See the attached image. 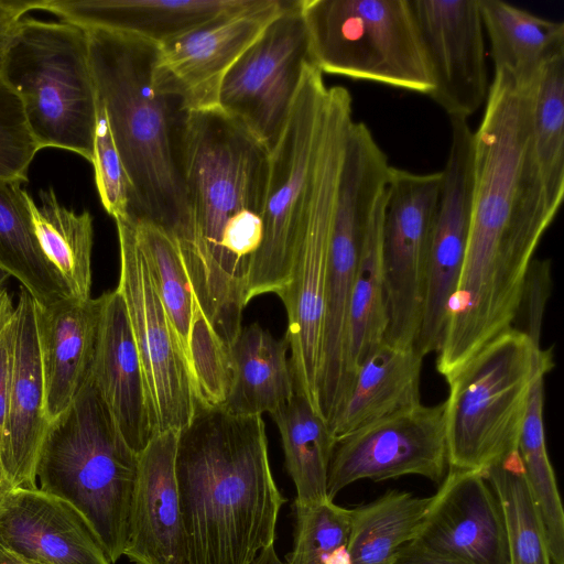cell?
Masks as SVG:
<instances>
[{"instance_id": "1", "label": "cell", "mask_w": 564, "mask_h": 564, "mask_svg": "<svg viewBox=\"0 0 564 564\" xmlns=\"http://www.w3.org/2000/svg\"><path fill=\"white\" fill-rule=\"evenodd\" d=\"M474 131L468 240L444 343L473 354L513 327L534 252L554 220L531 142L530 88L495 72Z\"/></svg>"}, {"instance_id": "2", "label": "cell", "mask_w": 564, "mask_h": 564, "mask_svg": "<svg viewBox=\"0 0 564 564\" xmlns=\"http://www.w3.org/2000/svg\"><path fill=\"white\" fill-rule=\"evenodd\" d=\"M269 151L220 109L187 112L181 169L186 224L173 236L198 305L231 347L250 260L262 240Z\"/></svg>"}, {"instance_id": "3", "label": "cell", "mask_w": 564, "mask_h": 564, "mask_svg": "<svg viewBox=\"0 0 564 564\" xmlns=\"http://www.w3.org/2000/svg\"><path fill=\"white\" fill-rule=\"evenodd\" d=\"M175 478L192 564H251L274 544L288 500L272 476L262 415L197 406L178 432Z\"/></svg>"}, {"instance_id": "4", "label": "cell", "mask_w": 564, "mask_h": 564, "mask_svg": "<svg viewBox=\"0 0 564 564\" xmlns=\"http://www.w3.org/2000/svg\"><path fill=\"white\" fill-rule=\"evenodd\" d=\"M98 99L131 187V219H145L174 237L187 205L181 169L187 111L152 82L158 46L140 37L86 30Z\"/></svg>"}, {"instance_id": "5", "label": "cell", "mask_w": 564, "mask_h": 564, "mask_svg": "<svg viewBox=\"0 0 564 564\" xmlns=\"http://www.w3.org/2000/svg\"><path fill=\"white\" fill-rule=\"evenodd\" d=\"M139 466L89 380L50 421L37 454L40 489L72 503L89 522L111 564L123 556Z\"/></svg>"}, {"instance_id": "6", "label": "cell", "mask_w": 564, "mask_h": 564, "mask_svg": "<svg viewBox=\"0 0 564 564\" xmlns=\"http://www.w3.org/2000/svg\"><path fill=\"white\" fill-rule=\"evenodd\" d=\"M0 78L20 98L41 150H66L91 163L98 96L85 29L22 18L0 58Z\"/></svg>"}, {"instance_id": "7", "label": "cell", "mask_w": 564, "mask_h": 564, "mask_svg": "<svg viewBox=\"0 0 564 564\" xmlns=\"http://www.w3.org/2000/svg\"><path fill=\"white\" fill-rule=\"evenodd\" d=\"M552 364L551 349H542L512 327L446 380L444 415L451 469L484 473L518 449L534 377L541 367Z\"/></svg>"}, {"instance_id": "8", "label": "cell", "mask_w": 564, "mask_h": 564, "mask_svg": "<svg viewBox=\"0 0 564 564\" xmlns=\"http://www.w3.org/2000/svg\"><path fill=\"white\" fill-rule=\"evenodd\" d=\"M354 121L349 100L333 97L327 101L291 280L280 296L288 315L285 337L295 392L321 416L319 379L329 246L346 141Z\"/></svg>"}, {"instance_id": "9", "label": "cell", "mask_w": 564, "mask_h": 564, "mask_svg": "<svg viewBox=\"0 0 564 564\" xmlns=\"http://www.w3.org/2000/svg\"><path fill=\"white\" fill-rule=\"evenodd\" d=\"M311 63L322 73L430 95L410 0H300Z\"/></svg>"}, {"instance_id": "10", "label": "cell", "mask_w": 564, "mask_h": 564, "mask_svg": "<svg viewBox=\"0 0 564 564\" xmlns=\"http://www.w3.org/2000/svg\"><path fill=\"white\" fill-rule=\"evenodd\" d=\"M391 166L373 134L355 129L347 138L333 218L325 289L319 409L328 424L346 394L345 345L360 247L386 193Z\"/></svg>"}, {"instance_id": "11", "label": "cell", "mask_w": 564, "mask_h": 564, "mask_svg": "<svg viewBox=\"0 0 564 564\" xmlns=\"http://www.w3.org/2000/svg\"><path fill=\"white\" fill-rule=\"evenodd\" d=\"M327 90L323 74L306 64L282 134L269 152L262 240L248 267L246 304L267 293L280 297L290 284Z\"/></svg>"}, {"instance_id": "12", "label": "cell", "mask_w": 564, "mask_h": 564, "mask_svg": "<svg viewBox=\"0 0 564 564\" xmlns=\"http://www.w3.org/2000/svg\"><path fill=\"white\" fill-rule=\"evenodd\" d=\"M120 253L117 291L123 299L148 393L153 436L180 432L197 402L192 377L158 296L130 218L115 219Z\"/></svg>"}, {"instance_id": "13", "label": "cell", "mask_w": 564, "mask_h": 564, "mask_svg": "<svg viewBox=\"0 0 564 564\" xmlns=\"http://www.w3.org/2000/svg\"><path fill=\"white\" fill-rule=\"evenodd\" d=\"M442 172L391 166L382 224L387 328L384 341L414 347L421 326L426 261Z\"/></svg>"}, {"instance_id": "14", "label": "cell", "mask_w": 564, "mask_h": 564, "mask_svg": "<svg viewBox=\"0 0 564 564\" xmlns=\"http://www.w3.org/2000/svg\"><path fill=\"white\" fill-rule=\"evenodd\" d=\"M311 63L300 0L282 11L225 76L219 109L270 152Z\"/></svg>"}, {"instance_id": "15", "label": "cell", "mask_w": 564, "mask_h": 564, "mask_svg": "<svg viewBox=\"0 0 564 564\" xmlns=\"http://www.w3.org/2000/svg\"><path fill=\"white\" fill-rule=\"evenodd\" d=\"M293 0H250L156 48L154 89L177 99L187 112L219 109L229 69Z\"/></svg>"}, {"instance_id": "16", "label": "cell", "mask_w": 564, "mask_h": 564, "mask_svg": "<svg viewBox=\"0 0 564 564\" xmlns=\"http://www.w3.org/2000/svg\"><path fill=\"white\" fill-rule=\"evenodd\" d=\"M444 412V403H421L338 438L328 471V499L360 479L420 475L442 481L448 465Z\"/></svg>"}, {"instance_id": "17", "label": "cell", "mask_w": 564, "mask_h": 564, "mask_svg": "<svg viewBox=\"0 0 564 564\" xmlns=\"http://www.w3.org/2000/svg\"><path fill=\"white\" fill-rule=\"evenodd\" d=\"M426 261L423 310L415 348L437 351L449 302L466 253L474 180V131L467 120L451 119V144Z\"/></svg>"}, {"instance_id": "18", "label": "cell", "mask_w": 564, "mask_h": 564, "mask_svg": "<svg viewBox=\"0 0 564 564\" xmlns=\"http://www.w3.org/2000/svg\"><path fill=\"white\" fill-rule=\"evenodd\" d=\"M433 89L449 117L467 120L489 93L485 30L477 0H410Z\"/></svg>"}, {"instance_id": "19", "label": "cell", "mask_w": 564, "mask_h": 564, "mask_svg": "<svg viewBox=\"0 0 564 564\" xmlns=\"http://www.w3.org/2000/svg\"><path fill=\"white\" fill-rule=\"evenodd\" d=\"M413 541L460 564H509L499 501L477 470L449 469Z\"/></svg>"}, {"instance_id": "20", "label": "cell", "mask_w": 564, "mask_h": 564, "mask_svg": "<svg viewBox=\"0 0 564 564\" xmlns=\"http://www.w3.org/2000/svg\"><path fill=\"white\" fill-rule=\"evenodd\" d=\"M177 438L165 431L139 453L123 553L135 564H192L175 478Z\"/></svg>"}, {"instance_id": "21", "label": "cell", "mask_w": 564, "mask_h": 564, "mask_svg": "<svg viewBox=\"0 0 564 564\" xmlns=\"http://www.w3.org/2000/svg\"><path fill=\"white\" fill-rule=\"evenodd\" d=\"M35 301L24 288L12 315V368L0 454L14 488L36 489L35 465L47 427Z\"/></svg>"}, {"instance_id": "22", "label": "cell", "mask_w": 564, "mask_h": 564, "mask_svg": "<svg viewBox=\"0 0 564 564\" xmlns=\"http://www.w3.org/2000/svg\"><path fill=\"white\" fill-rule=\"evenodd\" d=\"M0 543L41 564H111L86 518L40 488H14L0 508Z\"/></svg>"}, {"instance_id": "23", "label": "cell", "mask_w": 564, "mask_h": 564, "mask_svg": "<svg viewBox=\"0 0 564 564\" xmlns=\"http://www.w3.org/2000/svg\"><path fill=\"white\" fill-rule=\"evenodd\" d=\"M102 297L90 381L122 437L139 454L153 437L142 368L122 296L113 290Z\"/></svg>"}, {"instance_id": "24", "label": "cell", "mask_w": 564, "mask_h": 564, "mask_svg": "<svg viewBox=\"0 0 564 564\" xmlns=\"http://www.w3.org/2000/svg\"><path fill=\"white\" fill-rule=\"evenodd\" d=\"M104 297L67 296L35 302L39 348L45 391V415L62 414L89 382Z\"/></svg>"}, {"instance_id": "25", "label": "cell", "mask_w": 564, "mask_h": 564, "mask_svg": "<svg viewBox=\"0 0 564 564\" xmlns=\"http://www.w3.org/2000/svg\"><path fill=\"white\" fill-rule=\"evenodd\" d=\"M250 0H42L40 10L85 30L130 34L160 46Z\"/></svg>"}, {"instance_id": "26", "label": "cell", "mask_w": 564, "mask_h": 564, "mask_svg": "<svg viewBox=\"0 0 564 564\" xmlns=\"http://www.w3.org/2000/svg\"><path fill=\"white\" fill-rule=\"evenodd\" d=\"M423 358L415 347L379 344L358 368L346 399L328 423L335 441L421 404Z\"/></svg>"}, {"instance_id": "27", "label": "cell", "mask_w": 564, "mask_h": 564, "mask_svg": "<svg viewBox=\"0 0 564 564\" xmlns=\"http://www.w3.org/2000/svg\"><path fill=\"white\" fill-rule=\"evenodd\" d=\"M289 340L274 338L258 323L242 327L230 347L234 381L223 408L237 415L273 413L295 394L286 354Z\"/></svg>"}, {"instance_id": "28", "label": "cell", "mask_w": 564, "mask_h": 564, "mask_svg": "<svg viewBox=\"0 0 564 564\" xmlns=\"http://www.w3.org/2000/svg\"><path fill=\"white\" fill-rule=\"evenodd\" d=\"M477 1L495 72L503 70L518 86L530 88L543 64L564 52V23L502 0Z\"/></svg>"}, {"instance_id": "29", "label": "cell", "mask_w": 564, "mask_h": 564, "mask_svg": "<svg viewBox=\"0 0 564 564\" xmlns=\"http://www.w3.org/2000/svg\"><path fill=\"white\" fill-rule=\"evenodd\" d=\"M384 198L386 193L367 227L358 257L345 345L344 367L347 394L358 368L367 356L383 341L387 328L382 261Z\"/></svg>"}, {"instance_id": "30", "label": "cell", "mask_w": 564, "mask_h": 564, "mask_svg": "<svg viewBox=\"0 0 564 564\" xmlns=\"http://www.w3.org/2000/svg\"><path fill=\"white\" fill-rule=\"evenodd\" d=\"M20 182L0 180V271L17 279L41 305L70 296L37 240Z\"/></svg>"}, {"instance_id": "31", "label": "cell", "mask_w": 564, "mask_h": 564, "mask_svg": "<svg viewBox=\"0 0 564 564\" xmlns=\"http://www.w3.org/2000/svg\"><path fill=\"white\" fill-rule=\"evenodd\" d=\"M271 416L280 432L285 467L295 486L294 506L329 500L327 480L336 441L326 421L296 392Z\"/></svg>"}, {"instance_id": "32", "label": "cell", "mask_w": 564, "mask_h": 564, "mask_svg": "<svg viewBox=\"0 0 564 564\" xmlns=\"http://www.w3.org/2000/svg\"><path fill=\"white\" fill-rule=\"evenodd\" d=\"M40 206L28 197L40 246L72 297L89 300L91 291L93 217L67 208L52 187L39 192Z\"/></svg>"}, {"instance_id": "33", "label": "cell", "mask_w": 564, "mask_h": 564, "mask_svg": "<svg viewBox=\"0 0 564 564\" xmlns=\"http://www.w3.org/2000/svg\"><path fill=\"white\" fill-rule=\"evenodd\" d=\"M432 497L390 490L378 499L350 509L346 545L351 564H392L398 551L413 541Z\"/></svg>"}, {"instance_id": "34", "label": "cell", "mask_w": 564, "mask_h": 564, "mask_svg": "<svg viewBox=\"0 0 564 564\" xmlns=\"http://www.w3.org/2000/svg\"><path fill=\"white\" fill-rule=\"evenodd\" d=\"M553 367H541L534 377L519 435L518 452L544 527L552 564H564V510L546 451L543 422L544 378Z\"/></svg>"}, {"instance_id": "35", "label": "cell", "mask_w": 564, "mask_h": 564, "mask_svg": "<svg viewBox=\"0 0 564 564\" xmlns=\"http://www.w3.org/2000/svg\"><path fill=\"white\" fill-rule=\"evenodd\" d=\"M531 142L547 203L564 197V52L550 57L530 86Z\"/></svg>"}, {"instance_id": "36", "label": "cell", "mask_w": 564, "mask_h": 564, "mask_svg": "<svg viewBox=\"0 0 564 564\" xmlns=\"http://www.w3.org/2000/svg\"><path fill=\"white\" fill-rule=\"evenodd\" d=\"M131 221L155 291L191 373V333L194 313L199 305L178 245L173 235L158 224L145 219Z\"/></svg>"}, {"instance_id": "37", "label": "cell", "mask_w": 564, "mask_h": 564, "mask_svg": "<svg viewBox=\"0 0 564 564\" xmlns=\"http://www.w3.org/2000/svg\"><path fill=\"white\" fill-rule=\"evenodd\" d=\"M502 511L509 564H552L518 449L484 471Z\"/></svg>"}, {"instance_id": "38", "label": "cell", "mask_w": 564, "mask_h": 564, "mask_svg": "<svg viewBox=\"0 0 564 564\" xmlns=\"http://www.w3.org/2000/svg\"><path fill=\"white\" fill-rule=\"evenodd\" d=\"M189 359L197 406L223 408L234 381L231 351L199 306L196 307L193 318Z\"/></svg>"}, {"instance_id": "39", "label": "cell", "mask_w": 564, "mask_h": 564, "mask_svg": "<svg viewBox=\"0 0 564 564\" xmlns=\"http://www.w3.org/2000/svg\"><path fill=\"white\" fill-rule=\"evenodd\" d=\"M295 535L286 564H327L332 555L347 545L350 509L333 500L295 506Z\"/></svg>"}, {"instance_id": "40", "label": "cell", "mask_w": 564, "mask_h": 564, "mask_svg": "<svg viewBox=\"0 0 564 564\" xmlns=\"http://www.w3.org/2000/svg\"><path fill=\"white\" fill-rule=\"evenodd\" d=\"M91 163L96 187L105 210L113 219L130 218V183L115 144L105 108L99 99Z\"/></svg>"}, {"instance_id": "41", "label": "cell", "mask_w": 564, "mask_h": 564, "mask_svg": "<svg viewBox=\"0 0 564 564\" xmlns=\"http://www.w3.org/2000/svg\"><path fill=\"white\" fill-rule=\"evenodd\" d=\"M40 150L20 98L0 78V180L28 182L29 167Z\"/></svg>"}, {"instance_id": "42", "label": "cell", "mask_w": 564, "mask_h": 564, "mask_svg": "<svg viewBox=\"0 0 564 564\" xmlns=\"http://www.w3.org/2000/svg\"><path fill=\"white\" fill-rule=\"evenodd\" d=\"M551 262L533 259L525 279L519 314L524 311L525 333L540 346V334L546 302L551 292Z\"/></svg>"}, {"instance_id": "43", "label": "cell", "mask_w": 564, "mask_h": 564, "mask_svg": "<svg viewBox=\"0 0 564 564\" xmlns=\"http://www.w3.org/2000/svg\"><path fill=\"white\" fill-rule=\"evenodd\" d=\"M13 315V314H12ZM12 368V317L0 334V445L3 437Z\"/></svg>"}, {"instance_id": "44", "label": "cell", "mask_w": 564, "mask_h": 564, "mask_svg": "<svg viewBox=\"0 0 564 564\" xmlns=\"http://www.w3.org/2000/svg\"><path fill=\"white\" fill-rule=\"evenodd\" d=\"M42 0H0V58L18 24L28 12L40 10Z\"/></svg>"}, {"instance_id": "45", "label": "cell", "mask_w": 564, "mask_h": 564, "mask_svg": "<svg viewBox=\"0 0 564 564\" xmlns=\"http://www.w3.org/2000/svg\"><path fill=\"white\" fill-rule=\"evenodd\" d=\"M392 564H460L411 541L397 553Z\"/></svg>"}, {"instance_id": "46", "label": "cell", "mask_w": 564, "mask_h": 564, "mask_svg": "<svg viewBox=\"0 0 564 564\" xmlns=\"http://www.w3.org/2000/svg\"><path fill=\"white\" fill-rule=\"evenodd\" d=\"M8 275L0 271V334L12 317L14 306L7 289Z\"/></svg>"}, {"instance_id": "47", "label": "cell", "mask_w": 564, "mask_h": 564, "mask_svg": "<svg viewBox=\"0 0 564 564\" xmlns=\"http://www.w3.org/2000/svg\"><path fill=\"white\" fill-rule=\"evenodd\" d=\"M251 564H286L280 560L274 544L267 546L253 558Z\"/></svg>"}, {"instance_id": "48", "label": "cell", "mask_w": 564, "mask_h": 564, "mask_svg": "<svg viewBox=\"0 0 564 564\" xmlns=\"http://www.w3.org/2000/svg\"><path fill=\"white\" fill-rule=\"evenodd\" d=\"M0 564H41L25 560L0 543Z\"/></svg>"}, {"instance_id": "49", "label": "cell", "mask_w": 564, "mask_h": 564, "mask_svg": "<svg viewBox=\"0 0 564 564\" xmlns=\"http://www.w3.org/2000/svg\"><path fill=\"white\" fill-rule=\"evenodd\" d=\"M14 489L10 478L8 477L6 469L2 464L0 454V508L7 498V496Z\"/></svg>"}]
</instances>
